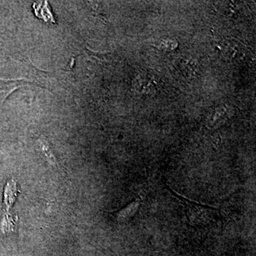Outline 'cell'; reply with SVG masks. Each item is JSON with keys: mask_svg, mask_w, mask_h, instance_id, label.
<instances>
[{"mask_svg": "<svg viewBox=\"0 0 256 256\" xmlns=\"http://www.w3.org/2000/svg\"><path fill=\"white\" fill-rule=\"evenodd\" d=\"M166 186L170 194L183 205L185 214L192 226L207 228L213 226L222 218V213L218 208L192 201L176 193L168 185Z\"/></svg>", "mask_w": 256, "mask_h": 256, "instance_id": "6da1fadb", "label": "cell"}, {"mask_svg": "<svg viewBox=\"0 0 256 256\" xmlns=\"http://www.w3.org/2000/svg\"><path fill=\"white\" fill-rule=\"evenodd\" d=\"M35 84L32 80L25 79L18 80H3L0 79V104H3L5 100L18 88L28 86Z\"/></svg>", "mask_w": 256, "mask_h": 256, "instance_id": "7a4b0ae2", "label": "cell"}, {"mask_svg": "<svg viewBox=\"0 0 256 256\" xmlns=\"http://www.w3.org/2000/svg\"><path fill=\"white\" fill-rule=\"evenodd\" d=\"M141 204H142V198L140 197H138L122 210L112 213V215L114 216L117 222H121V223L128 222L136 215L141 206Z\"/></svg>", "mask_w": 256, "mask_h": 256, "instance_id": "3957f363", "label": "cell"}, {"mask_svg": "<svg viewBox=\"0 0 256 256\" xmlns=\"http://www.w3.org/2000/svg\"><path fill=\"white\" fill-rule=\"evenodd\" d=\"M134 86L138 92L144 95H151L156 92V87L153 82L148 77L142 76L138 77L134 82Z\"/></svg>", "mask_w": 256, "mask_h": 256, "instance_id": "277c9868", "label": "cell"}, {"mask_svg": "<svg viewBox=\"0 0 256 256\" xmlns=\"http://www.w3.org/2000/svg\"><path fill=\"white\" fill-rule=\"evenodd\" d=\"M182 70L188 78H195L200 70L198 62L194 58H186L182 64Z\"/></svg>", "mask_w": 256, "mask_h": 256, "instance_id": "5b68a950", "label": "cell"}]
</instances>
